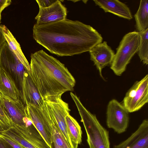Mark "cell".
I'll use <instances>...</instances> for the list:
<instances>
[{
  "instance_id": "obj_12",
  "label": "cell",
  "mask_w": 148,
  "mask_h": 148,
  "mask_svg": "<svg viewBox=\"0 0 148 148\" xmlns=\"http://www.w3.org/2000/svg\"><path fill=\"white\" fill-rule=\"evenodd\" d=\"M89 52L90 60L99 71L100 76L103 78L102 70L111 64L115 55L114 51L107 42L104 41L96 45Z\"/></svg>"
},
{
  "instance_id": "obj_25",
  "label": "cell",
  "mask_w": 148,
  "mask_h": 148,
  "mask_svg": "<svg viewBox=\"0 0 148 148\" xmlns=\"http://www.w3.org/2000/svg\"><path fill=\"white\" fill-rule=\"evenodd\" d=\"M12 3L11 0H0V13L6 7L10 5Z\"/></svg>"
},
{
  "instance_id": "obj_5",
  "label": "cell",
  "mask_w": 148,
  "mask_h": 148,
  "mask_svg": "<svg viewBox=\"0 0 148 148\" xmlns=\"http://www.w3.org/2000/svg\"><path fill=\"white\" fill-rule=\"evenodd\" d=\"M140 42L138 32H130L123 37L110 64V69L116 75L121 76L125 70L131 59L138 52Z\"/></svg>"
},
{
  "instance_id": "obj_23",
  "label": "cell",
  "mask_w": 148,
  "mask_h": 148,
  "mask_svg": "<svg viewBox=\"0 0 148 148\" xmlns=\"http://www.w3.org/2000/svg\"><path fill=\"white\" fill-rule=\"evenodd\" d=\"M0 136L14 148H25L15 140L5 134L1 133Z\"/></svg>"
},
{
  "instance_id": "obj_28",
  "label": "cell",
  "mask_w": 148,
  "mask_h": 148,
  "mask_svg": "<svg viewBox=\"0 0 148 148\" xmlns=\"http://www.w3.org/2000/svg\"><path fill=\"white\" fill-rule=\"evenodd\" d=\"M51 148H61L60 147L58 146L56 143L53 142L52 143Z\"/></svg>"
},
{
  "instance_id": "obj_26",
  "label": "cell",
  "mask_w": 148,
  "mask_h": 148,
  "mask_svg": "<svg viewBox=\"0 0 148 148\" xmlns=\"http://www.w3.org/2000/svg\"><path fill=\"white\" fill-rule=\"evenodd\" d=\"M0 148H14L0 136Z\"/></svg>"
},
{
  "instance_id": "obj_10",
  "label": "cell",
  "mask_w": 148,
  "mask_h": 148,
  "mask_svg": "<svg viewBox=\"0 0 148 148\" xmlns=\"http://www.w3.org/2000/svg\"><path fill=\"white\" fill-rule=\"evenodd\" d=\"M59 128L70 148H75L69 135L66 117L69 114L70 110L68 103L60 97L50 101H47Z\"/></svg>"
},
{
  "instance_id": "obj_18",
  "label": "cell",
  "mask_w": 148,
  "mask_h": 148,
  "mask_svg": "<svg viewBox=\"0 0 148 148\" xmlns=\"http://www.w3.org/2000/svg\"><path fill=\"white\" fill-rule=\"evenodd\" d=\"M134 17L138 32L148 29V0H141L138 11Z\"/></svg>"
},
{
  "instance_id": "obj_11",
  "label": "cell",
  "mask_w": 148,
  "mask_h": 148,
  "mask_svg": "<svg viewBox=\"0 0 148 148\" xmlns=\"http://www.w3.org/2000/svg\"><path fill=\"white\" fill-rule=\"evenodd\" d=\"M66 8L61 1L57 0L49 7L39 8V12L35 18L36 24L41 25L60 21L66 19Z\"/></svg>"
},
{
  "instance_id": "obj_7",
  "label": "cell",
  "mask_w": 148,
  "mask_h": 148,
  "mask_svg": "<svg viewBox=\"0 0 148 148\" xmlns=\"http://www.w3.org/2000/svg\"><path fill=\"white\" fill-rule=\"evenodd\" d=\"M0 99L8 115L11 120L13 128L24 134L26 131L25 118L28 116L25 107L20 101H16L0 92Z\"/></svg>"
},
{
  "instance_id": "obj_15",
  "label": "cell",
  "mask_w": 148,
  "mask_h": 148,
  "mask_svg": "<svg viewBox=\"0 0 148 148\" xmlns=\"http://www.w3.org/2000/svg\"><path fill=\"white\" fill-rule=\"evenodd\" d=\"M24 90L27 105L31 104L41 107L44 101L31 75V71L26 70L24 75Z\"/></svg>"
},
{
  "instance_id": "obj_4",
  "label": "cell",
  "mask_w": 148,
  "mask_h": 148,
  "mask_svg": "<svg viewBox=\"0 0 148 148\" xmlns=\"http://www.w3.org/2000/svg\"><path fill=\"white\" fill-rule=\"evenodd\" d=\"M0 68L14 83L19 93L22 103L26 107L24 75L27 70L10 49L6 41L0 49Z\"/></svg>"
},
{
  "instance_id": "obj_16",
  "label": "cell",
  "mask_w": 148,
  "mask_h": 148,
  "mask_svg": "<svg viewBox=\"0 0 148 148\" xmlns=\"http://www.w3.org/2000/svg\"><path fill=\"white\" fill-rule=\"evenodd\" d=\"M3 33L10 49L29 71H31L30 64L28 62L21 50L19 44L12 33L6 27L3 25Z\"/></svg>"
},
{
  "instance_id": "obj_19",
  "label": "cell",
  "mask_w": 148,
  "mask_h": 148,
  "mask_svg": "<svg viewBox=\"0 0 148 148\" xmlns=\"http://www.w3.org/2000/svg\"><path fill=\"white\" fill-rule=\"evenodd\" d=\"M69 133L75 148L82 141V131L81 127L77 121L69 114L66 117Z\"/></svg>"
},
{
  "instance_id": "obj_3",
  "label": "cell",
  "mask_w": 148,
  "mask_h": 148,
  "mask_svg": "<svg viewBox=\"0 0 148 148\" xmlns=\"http://www.w3.org/2000/svg\"><path fill=\"white\" fill-rule=\"evenodd\" d=\"M70 95L81 117L90 148H110L109 131L101 124L96 115L84 107L76 95L72 92Z\"/></svg>"
},
{
  "instance_id": "obj_1",
  "label": "cell",
  "mask_w": 148,
  "mask_h": 148,
  "mask_svg": "<svg viewBox=\"0 0 148 148\" xmlns=\"http://www.w3.org/2000/svg\"><path fill=\"white\" fill-rule=\"evenodd\" d=\"M33 34L38 44L60 56L89 51L103 40L101 34L90 26L66 19L41 25L35 23Z\"/></svg>"
},
{
  "instance_id": "obj_2",
  "label": "cell",
  "mask_w": 148,
  "mask_h": 148,
  "mask_svg": "<svg viewBox=\"0 0 148 148\" xmlns=\"http://www.w3.org/2000/svg\"><path fill=\"white\" fill-rule=\"evenodd\" d=\"M30 65L32 76L44 101L73 90L75 80L67 68L43 50L31 54Z\"/></svg>"
},
{
  "instance_id": "obj_8",
  "label": "cell",
  "mask_w": 148,
  "mask_h": 148,
  "mask_svg": "<svg viewBox=\"0 0 148 148\" xmlns=\"http://www.w3.org/2000/svg\"><path fill=\"white\" fill-rule=\"evenodd\" d=\"M128 112L117 100L113 99L110 100L108 104L106 112L107 127L118 134L125 132L129 121Z\"/></svg>"
},
{
  "instance_id": "obj_27",
  "label": "cell",
  "mask_w": 148,
  "mask_h": 148,
  "mask_svg": "<svg viewBox=\"0 0 148 148\" xmlns=\"http://www.w3.org/2000/svg\"><path fill=\"white\" fill-rule=\"evenodd\" d=\"M3 25H0V49L6 41L3 33Z\"/></svg>"
},
{
  "instance_id": "obj_17",
  "label": "cell",
  "mask_w": 148,
  "mask_h": 148,
  "mask_svg": "<svg viewBox=\"0 0 148 148\" xmlns=\"http://www.w3.org/2000/svg\"><path fill=\"white\" fill-rule=\"evenodd\" d=\"M0 92L13 100L22 102L19 93L15 85L0 68Z\"/></svg>"
},
{
  "instance_id": "obj_20",
  "label": "cell",
  "mask_w": 148,
  "mask_h": 148,
  "mask_svg": "<svg viewBox=\"0 0 148 148\" xmlns=\"http://www.w3.org/2000/svg\"><path fill=\"white\" fill-rule=\"evenodd\" d=\"M140 44L138 51V56L144 64H148V29L139 32Z\"/></svg>"
},
{
  "instance_id": "obj_21",
  "label": "cell",
  "mask_w": 148,
  "mask_h": 148,
  "mask_svg": "<svg viewBox=\"0 0 148 148\" xmlns=\"http://www.w3.org/2000/svg\"><path fill=\"white\" fill-rule=\"evenodd\" d=\"M2 133L14 139L25 148H38L28 141L12 127L4 131Z\"/></svg>"
},
{
  "instance_id": "obj_6",
  "label": "cell",
  "mask_w": 148,
  "mask_h": 148,
  "mask_svg": "<svg viewBox=\"0 0 148 148\" xmlns=\"http://www.w3.org/2000/svg\"><path fill=\"white\" fill-rule=\"evenodd\" d=\"M148 102V75L135 82L126 92L122 105L129 112L139 110Z\"/></svg>"
},
{
  "instance_id": "obj_29",
  "label": "cell",
  "mask_w": 148,
  "mask_h": 148,
  "mask_svg": "<svg viewBox=\"0 0 148 148\" xmlns=\"http://www.w3.org/2000/svg\"><path fill=\"white\" fill-rule=\"evenodd\" d=\"M4 131V129L0 123V133H2Z\"/></svg>"
},
{
  "instance_id": "obj_13",
  "label": "cell",
  "mask_w": 148,
  "mask_h": 148,
  "mask_svg": "<svg viewBox=\"0 0 148 148\" xmlns=\"http://www.w3.org/2000/svg\"><path fill=\"white\" fill-rule=\"evenodd\" d=\"M113 148H148V119L144 120L128 138Z\"/></svg>"
},
{
  "instance_id": "obj_9",
  "label": "cell",
  "mask_w": 148,
  "mask_h": 148,
  "mask_svg": "<svg viewBox=\"0 0 148 148\" xmlns=\"http://www.w3.org/2000/svg\"><path fill=\"white\" fill-rule=\"evenodd\" d=\"M27 110L29 117L48 146L51 148L52 128L47 114L37 106L27 104Z\"/></svg>"
},
{
  "instance_id": "obj_22",
  "label": "cell",
  "mask_w": 148,
  "mask_h": 148,
  "mask_svg": "<svg viewBox=\"0 0 148 148\" xmlns=\"http://www.w3.org/2000/svg\"><path fill=\"white\" fill-rule=\"evenodd\" d=\"M0 123L5 130L12 127V123L6 112L0 99Z\"/></svg>"
},
{
  "instance_id": "obj_24",
  "label": "cell",
  "mask_w": 148,
  "mask_h": 148,
  "mask_svg": "<svg viewBox=\"0 0 148 148\" xmlns=\"http://www.w3.org/2000/svg\"><path fill=\"white\" fill-rule=\"evenodd\" d=\"M57 0H36L39 8H45L51 6Z\"/></svg>"
},
{
  "instance_id": "obj_30",
  "label": "cell",
  "mask_w": 148,
  "mask_h": 148,
  "mask_svg": "<svg viewBox=\"0 0 148 148\" xmlns=\"http://www.w3.org/2000/svg\"><path fill=\"white\" fill-rule=\"evenodd\" d=\"M1 14L0 13V23L1 22Z\"/></svg>"
},
{
  "instance_id": "obj_14",
  "label": "cell",
  "mask_w": 148,
  "mask_h": 148,
  "mask_svg": "<svg viewBox=\"0 0 148 148\" xmlns=\"http://www.w3.org/2000/svg\"><path fill=\"white\" fill-rule=\"evenodd\" d=\"M97 5L105 12H110L128 20L133 18L129 8L124 3L118 0H94Z\"/></svg>"
}]
</instances>
